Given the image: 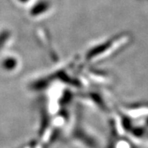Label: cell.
Instances as JSON below:
<instances>
[{"mask_svg":"<svg viewBox=\"0 0 148 148\" xmlns=\"http://www.w3.org/2000/svg\"><path fill=\"white\" fill-rule=\"evenodd\" d=\"M119 112L132 119H145L148 117V102L123 105Z\"/></svg>","mask_w":148,"mask_h":148,"instance_id":"6da1fadb","label":"cell"},{"mask_svg":"<svg viewBox=\"0 0 148 148\" xmlns=\"http://www.w3.org/2000/svg\"><path fill=\"white\" fill-rule=\"evenodd\" d=\"M109 148H138V147L127 135L121 134L111 135V141Z\"/></svg>","mask_w":148,"mask_h":148,"instance_id":"7a4b0ae2","label":"cell"}]
</instances>
